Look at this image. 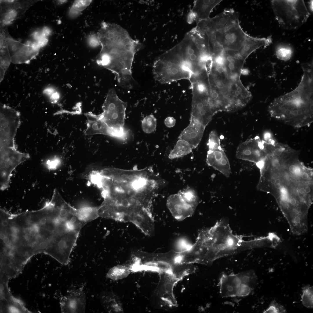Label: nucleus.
Masks as SVG:
<instances>
[{
	"instance_id": "nucleus-40",
	"label": "nucleus",
	"mask_w": 313,
	"mask_h": 313,
	"mask_svg": "<svg viewBox=\"0 0 313 313\" xmlns=\"http://www.w3.org/2000/svg\"><path fill=\"white\" fill-rule=\"evenodd\" d=\"M242 71V73L243 74L247 75L249 73V71L247 69H243Z\"/></svg>"
},
{
	"instance_id": "nucleus-43",
	"label": "nucleus",
	"mask_w": 313,
	"mask_h": 313,
	"mask_svg": "<svg viewBox=\"0 0 313 313\" xmlns=\"http://www.w3.org/2000/svg\"><path fill=\"white\" fill-rule=\"evenodd\" d=\"M276 180L274 178L272 177L270 179V181L272 183L274 184L275 183Z\"/></svg>"
},
{
	"instance_id": "nucleus-12",
	"label": "nucleus",
	"mask_w": 313,
	"mask_h": 313,
	"mask_svg": "<svg viewBox=\"0 0 313 313\" xmlns=\"http://www.w3.org/2000/svg\"><path fill=\"white\" fill-rule=\"evenodd\" d=\"M239 14L232 9H226L212 18L201 20L198 26L202 32L226 30L239 22Z\"/></svg>"
},
{
	"instance_id": "nucleus-5",
	"label": "nucleus",
	"mask_w": 313,
	"mask_h": 313,
	"mask_svg": "<svg viewBox=\"0 0 313 313\" xmlns=\"http://www.w3.org/2000/svg\"><path fill=\"white\" fill-rule=\"evenodd\" d=\"M154 78L162 84L190 80L192 73L176 45L160 55L153 66Z\"/></svg>"
},
{
	"instance_id": "nucleus-36",
	"label": "nucleus",
	"mask_w": 313,
	"mask_h": 313,
	"mask_svg": "<svg viewBox=\"0 0 313 313\" xmlns=\"http://www.w3.org/2000/svg\"><path fill=\"white\" fill-rule=\"evenodd\" d=\"M297 167L295 165L292 164L290 165L289 167V171L292 173H294L297 169Z\"/></svg>"
},
{
	"instance_id": "nucleus-28",
	"label": "nucleus",
	"mask_w": 313,
	"mask_h": 313,
	"mask_svg": "<svg viewBox=\"0 0 313 313\" xmlns=\"http://www.w3.org/2000/svg\"><path fill=\"white\" fill-rule=\"evenodd\" d=\"M286 310L282 305L277 303L275 300L272 301L268 307L263 313H284Z\"/></svg>"
},
{
	"instance_id": "nucleus-19",
	"label": "nucleus",
	"mask_w": 313,
	"mask_h": 313,
	"mask_svg": "<svg viewBox=\"0 0 313 313\" xmlns=\"http://www.w3.org/2000/svg\"><path fill=\"white\" fill-rule=\"evenodd\" d=\"M222 1L221 0H195L191 10L196 16V22L210 18V14L213 8Z\"/></svg>"
},
{
	"instance_id": "nucleus-26",
	"label": "nucleus",
	"mask_w": 313,
	"mask_h": 313,
	"mask_svg": "<svg viewBox=\"0 0 313 313\" xmlns=\"http://www.w3.org/2000/svg\"><path fill=\"white\" fill-rule=\"evenodd\" d=\"M157 120L152 114L146 116L142 121V129L144 132L148 134L154 132L156 129Z\"/></svg>"
},
{
	"instance_id": "nucleus-35",
	"label": "nucleus",
	"mask_w": 313,
	"mask_h": 313,
	"mask_svg": "<svg viewBox=\"0 0 313 313\" xmlns=\"http://www.w3.org/2000/svg\"><path fill=\"white\" fill-rule=\"evenodd\" d=\"M42 32L43 34L46 37L49 35L51 33L50 29L47 27L44 28L42 30Z\"/></svg>"
},
{
	"instance_id": "nucleus-9",
	"label": "nucleus",
	"mask_w": 313,
	"mask_h": 313,
	"mask_svg": "<svg viewBox=\"0 0 313 313\" xmlns=\"http://www.w3.org/2000/svg\"><path fill=\"white\" fill-rule=\"evenodd\" d=\"M199 203L196 193L188 188L168 198L167 206L173 216L182 221L192 216Z\"/></svg>"
},
{
	"instance_id": "nucleus-8",
	"label": "nucleus",
	"mask_w": 313,
	"mask_h": 313,
	"mask_svg": "<svg viewBox=\"0 0 313 313\" xmlns=\"http://www.w3.org/2000/svg\"><path fill=\"white\" fill-rule=\"evenodd\" d=\"M257 278L252 270L237 274H223L218 284L220 293L223 297L248 296L256 286Z\"/></svg>"
},
{
	"instance_id": "nucleus-20",
	"label": "nucleus",
	"mask_w": 313,
	"mask_h": 313,
	"mask_svg": "<svg viewBox=\"0 0 313 313\" xmlns=\"http://www.w3.org/2000/svg\"><path fill=\"white\" fill-rule=\"evenodd\" d=\"M102 304L107 312H122V308L117 296L113 292H103L100 296Z\"/></svg>"
},
{
	"instance_id": "nucleus-21",
	"label": "nucleus",
	"mask_w": 313,
	"mask_h": 313,
	"mask_svg": "<svg viewBox=\"0 0 313 313\" xmlns=\"http://www.w3.org/2000/svg\"><path fill=\"white\" fill-rule=\"evenodd\" d=\"M193 149L187 141L184 139H179L170 152L168 157L173 159L182 157L191 152Z\"/></svg>"
},
{
	"instance_id": "nucleus-7",
	"label": "nucleus",
	"mask_w": 313,
	"mask_h": 313,
	"mask_svg": "<svg viewBox=\"0 0 313 313\" xmlns=\"http://www.w3.org/2000/svg\"><path fill=\"white\" fill-rule=\"evenodd\" d=\"M272 7L275 18L283 28L295 29L307 20L310 13L302 0H273Z\"/></svg>"
},
{
	"instance_id": "nucleus-33",
	"label": "nucleus",
	"mask_w": 313,
	"mask_h": 313,
	"mask_svg": "<svg viewBox=\"0 0 313 313\" xmlns=\"http://www.w3.org/2000/svg\"><path fill=\"white\" fill-rule=\"evenodd\" d=\"M196 17L194 14L191 10L188 17L187 21L189 24L191 23L194 21H195Z\"/></svg>"
},
{
	"instance_id": "nucleus-30",
	"label": "nucleus",
	"mask_w": 313,
	"mask_h": 313,
	"mask_svg": "<svg viewBox=\"0 0 313 313\" xmlns=\"http://www.w3.org/2000/svg\"><path fill=\"white\" fill-rule=\"evenodd\" d=\"M89 45L92 47H96L100 45L97 35L92 34L88 38Z\"/></svg>"
},
{
	"instance_id": "nucleus-32",
	"label": "nucleus",
	"mask_w": 313,
	"mask_h": 313,
	"mask_svg": "<svg viewBox=\"0 0 313 313\" xmlns=\"http://www.w3.org/2000/svg\"><path fill=\"white\" fill-rule=\"evenodd\" d=\"M48 41V39L46 37L43 36L37 40V42L40 48L45 46L47 43Z\"/></svg>"
},
{
	"instance_id": "nucleus-44",
	"label": "nucleus",
	"mask_w": 313,
	"mask_h": 313,
	"mask_svg": "<svg viewBox=\"0 0 313 313\" xmlns=\"http://www.w3.org/2000/svg\"><path fill=\"white\" fill-rule=\"evenodd\" d=\"M281 181L279 179H277L276 180L275 183L276 184H280Z\"/></svg>"
},
{
	"instance_id": "nucleus-24",
	"label": "nucleus",
	"mask_w": 313,
	"mask_h": 313,
	"mask_svg": "<svg viewBox=\"0 0 313 313\" xmlns=\"http://www.w3.org/2000/svg\"><path fill=\"white\" fill-rule=\"evenodd\" d=\"M293 53V48L288 45L280 44L276 49L275 54L277 58L283 61H287L290 59Z\"/></svg>"
},
{
	"instance_id": "nucleus-38",
	"label": "nucleus",
	"mask_w": 313,
	"mask_h": 313,
	"mask_svg": "<svg viewBox=\"0 0 313 313\" xmlns=\"http://www.w3.org/2000/svg\"><path fill=\"white\" fill-rule=\"evenodd\" d=\"M120 179L122 180H125L127 178V176L125 174H122L120 176Z\"/></svg>"
},
{
	"instance_id": "nucleus-1",
	"label": "nucleus",
	"mask_w": 313,
	"mask_h": 313,
	"mask_svg": "<svg viewBox=\"0 0 313 313\" xmlns=\"http://www.w3.org/2000/svg\"><path fill=\"white\" fill-rule=\"evenodd\" d=\"M97 36L101 48L97 58V64L116 74L119 85L132 88L136 83L132 71L136 53L142 47L140 41L132 39L120 26L105 22L101 23Z\"/></svg>"
},
{
	"instance_id": "nucleus-23",
	"label": "nucleus",
	"mask_w": 313,
	"mask_h": 313,
	"mask_svg": "<svg viewBox=\"0 0 313 313\" xmlns=\"http://www.w3.org/2000/svg\"><path fill=\"white\" fill-rule=\"evenodd\" d=\"M131 268L126 265H118L110 268L107 273V278L114 281L121 279L130 274Z\"/></svg>"
},
{
	"instance_id": "nucleus-25",
	"label": "nucleus",
	"mask_w": 313,
	"mask_h": 313,
	"mask_svg": "<svg viewBox=\"0 0 313 313\" xmlns=\"http://www.w3.org/2000/svg\"><path fill=\"white\" fill-rule=\"evenodd\" d=\"M301 301L303 305L308 308L313 307V287L305 286L302 288Z\"/></svg>"
},
{
	"instance_id": "nucleus-31",
	"label": "nucleus",
	"mask_w": 313,
	"mask_h": 313,
	"mask_svg": "<svg viewBox=\"0 0 313 313\" xmlns=\"http://www.w3.org/2000/svg\"><path fill=\"white\" fill-rule=\"evenodd\" d=\"M165 125L168 128H171L174 126L176 123V120L173 117H171L166 118L164 121Z\"/></svg>"
},
{
	"instance_id": "nucleus-11",
	"label": "nucleus",
	"mask_w": 313,
	"mask_h": 313,
	"mask_svg": "<svg viewBox=\"0 0 313 313\" xmlns=\"http://www.w3.org/2000/svg\"><path fill=\"white\" fill-rule=\"evenodd\" d=\"M206 162L208 165L217 170L226 177L231 173L228 159L222 148L220 140L217 133L212 131L209 135L208 143Z\"/></svg>"
},
{
	"instance_id": "nucleus-4",
	"label": "nucleus",
	"mask_w": 313,
	"mask_h": 313,
	"mask_svg": "<svg viewBox=\"0 0 313 313\" xmlns=\"http://www.w3.org/2000/svg\"><path fill=\"white\" fill-rule=\"evenodd\" d=\"M10 233L12 247L27 262L35 254L44 253L50 242V235L37 224L28 220L23 212L14 214Z\"/></svg>"
},
{
	"instance_id": "nucleus-10",
	"label": "nucleus",
	"mask_w": 313,
	"mask_h": 313,
	"mask_svg": "<svg viewBox=\"0 0 313 313\" xmlns=\"http://www.w3.org/2000/svg\"><path fill=\"white\" fill-rule=\"evenodd\" d=\"M190 83L192 97L190 120L197 122L205 128L215 114L208 101V86L198 85L194 82Z\"/></svg>"
},
{
	"instance_id": "nucleus-15",
	"label": "nucleus",
	"mask_w": 313,
	"mask_h": 313,
	"mask_svg": "<svg viewBox=\"0 0 313 313\" xmlns=\"http://www.w3.org/2000/svg\"><path fill=\"white\" fill-rule=\"evenodd\" d=\"M36 1L4 0L1 1V26L8 25L14 20L21 17Z\"/></svg>"
},
{
	"instance_id": "nucleus-41",
	"label": "nucleus",
	"mask_w": 313,
	"mask_h": 313,
	"mask_svg": "<svg viewBox=\"0 0 313 313\" xmlns=\"http://www.w3.org/2000/svg\"><path fill=\"white\" fill-rule=\"evenodd\" d=\"M299 192L300 193L302 194L303 195L305 194V189L303 188H301L299 190Z\"/></svg>"
},
{
	"instance_id": "nucleus-16",
	"label": "nucleus",
	"mask_w": 313,
	"mask_h": 313,
	"mask_svg": "<svg viewBox=\"0 0 313 313\" xmlns=\"http://www.w3.org/2000/svg\"><path fill=\"white\" fill-rule=\"evenodd\" d=\"M86 303L83 285L69 290L60 302L62 313H84Z\"/></svg>"
},
{
	"instance_id": "nucleus-13",
	"label": "nucleus",
	"mask_w": 313,
	"mask_h": 313,
	"mask_svg": "<svg viewBox=\"0 0 313 313\" xmlns=\"http://www.w3.org/2000/svg\"><path fill=\"white\" fill-rule=\"evenodd\" d=\"M215 32L217 39L224 50H239L248 35L243 30L239 22L225 30Z\"/></svg>"
},
{
	"instance_id": "nucleus-17",
	"label": "nucleus",
	"mask_w": 313,
	"mask_h": 313,
	"mask_svg": "<svg viewBox=\"0 0 313 313\" xmlns=\"http://www.w3.org/2000/svg\"><path fill=\"white\" fill-rule=\"evenodd\" d=\"M7 43L11 62L14 63H29L38 54L39 50L35 49L32 43L23 44L13 39L9 34Z\"/></svg>"
},
{
	"instance_id": "nucleus-2",
	"label": "nucleus",
	"mask_w": 313,
	"mask_h": 313,
	"mask_svg": "<svg viewBox=\"0 0 313 313\" xmlns=\"http://www.w3.org/2000/svg\"><path fill=\"white\" fill-rule=\"evenodd\" d=\"M303 74L296 88L275 98L269 104L270 116L293 127L310 125L313 121L312 62L302 63Z\"/></svg>"
},
{
	"instance_id": "nucleus-42",
	"label": "nucleus",
	"mask_w": 313,
	"mask_h": 313,
	"mask_svg": "<svg viewBox=\"0 0 313 313\" xmlns=\"http://www.w3.org/2000/svg\"><path fill=\"white\" fill-rule=\"evenodd\" d=\"M134 175L130 174L127 176V178L130 180H131L133 179L134 178Z\"/></svg>"
},
{
	"instance_id": "nucleus-3",
	"label": "nucleus",
	"mask_w": 313,
	"mask_h": 313,
	"mask_svg": "<svg viewBox=\"0 0 313 313\" xmlns=\"http://www.w3.org/2000/svg\"><path fill=\"white\" fill-rule=\"evenodd\" d=\"M194 245L199 261L204 264L245 250V241L234 234L223 219L200 230Z\"/></svg>"
},
{
	"instance_id": "nucleus-34",
	"label": "nucleus",
	"mask_w": 313,
	"mask_h": 313,
	"mask_svg": "<svg viewBox=\"0 0 313 313\" xmlns=\"http://www.w3.org/2000/svg\"><path fill=\"white\" fill-rule=\"evenodd\" d=\"M215 87L219 90H223L225 87V85L223 82L221 80H217L215 83Z\"/></svg>"
},
{
	"instance_id": "nucleus-27",
	"label": "nucleus",
	"mask_w": 313,
	"mask_h": 313,
	"mask_svg": "<svg viewBox=\"0 0 313 313\" xmlns=\"http://www.w3.org/2000/svg\"><path fill=\"white\" fill-rule=\"evenodd\" d=\"M92 0H76L72 6L69 12L71 15L74 16L80 12L89 5Z\"/></svg>"
},
{
	"instance_id": "nucleus-29",
	"label": "nucleus",
	"mask_w": 313,
	"mask_h": 313,
	"mask_svg": "<svg viewBox=\"0 0 313 313\" xmlns=\"http://www.w3.org/2000/svg\"><path fill=\"white\" fill-rule=\"evenodd\" d=\"M61 163V159L55 156L47 160L45 162V165L48 170H55L59 166Z\"/></svg>"
},
{
	"instance_id": "nucleus-39",
	"label": "nucleus",
	"mask_w": 313,
	"mask_h": 313,
	"mask_svg": "<svg viewBox=\"0 0 313 313\" xmlns=\"http://www.w3.org/2000/svg\"><path fill=\"white\" fill-rule=\"evenodd\" d=\"M311 190L309 186H307L305 189V192L308 193L310 192Z\"/></svg>"
},
{
	"instance_id": "nucleus-37",
	"label": "nucleus",
	"mask_w": 313,
	"mask_h": 313,
	"mask_svg": "<svg viewBox=\"0 0 313 313\" xmlns=\"http://www.w3.org/2000/svg\"><path fill=\"white\" fill-rule=\"evenodd\" d=\"M302 178L304 179H307L309 177L308 174L306 172H304L302 174Z\"/></svg>"
},
{
	"instance_id": "nucleus-14",
	"label": "nucleus",
	"mask_w": 313,
	"mask_h": 313,
	"mask_svg": "<svg viewBox=\"0 0 313 313\" xmlns=\"http://www.w3.org/2000/svg\"><path fill=\"white\" fill-rule=\"evenodd\" d=\"M236 155L240 159L258 162L266 156L263 140L256 137L242 143L237 148Z\"/></svg>"
},
{
	"instance_id": "nucleus-45",
	"label": "nucleus",
	"mask_w": 313,
	"mask_h": 313,
	"mask_svg": "<svg viewBox=\"0 0 313 313\" xmlns=\"http://www.w3.org/2000/svg\"><path fill=\"white\" fill-rule=\"evenodd\" d=\"M275 187L277 189H279L281 187V185L280 184H276Z\"/></svg>"
},
{
	"instance_id": "nucleus-18",
	"label": "nucleus",
	"mask_w": 313,
	"mask_h": 313,
	"mask_svg": "<svg viewBox=\"0 0 313 313\" xmlns=\"http://www.w3.org/2000/svg\"><path fill=\"white\" fill-rule=\"evenodd\" d=\"M272 42V39L270 37L259 38L248 35L243 46L237 51L245 60L255 50L261 47H266Z\"/></svg>"
},
{
	"instance_id": "nucleus-6",
	"label": "nucleus",
	"mask_w": 313,
	"mask_h": 313,
	"mask_svg": "<svg viewBox=\"0 0 313 313\" xmlns=\"http://www.w3.org/2000/svg\"><path fill=\"white\" fill-rule=\"evenodd\" d=\"M127 103L121 100L115 89L108 91L102 106L103 112L96 115L111 131L112 137L125 139L128 131L124 128Z\"/></svg>"
},
{
	"instance_id": "nucleus-22",
	"label": "nucleus",
	"mask_w": 313,
	"mask_h": 313,
	"mask_svg": "<svg viewBox=\"0 0 313 313\" xmlns=\"http://www.w3.org/2000/svg\"><path fill=\"white\" fill-rule=\"evenodd\" d=\"M7 37V36L4 33L0 34V69L5 72L11 62L8 48Z\"/></svg>"
},
{
	"instance_id": "nucleus-46",
	"label": "nucleus",
	"mask_w": 313,
	"mask_h": 313,
	"mask_svg": "<svg viewBox=\"0 0 313 313\" xmlns=\"http://www.w3.org/2000/svg\"><path fill=\"white\" fill-rule=\"evenodd\" d=\"M58 1V3H62L65 2H66V0H59Z\"/></svg>"
}]
</instances>
